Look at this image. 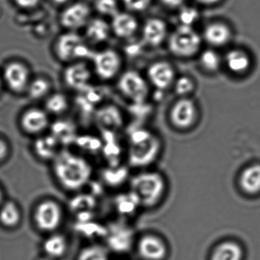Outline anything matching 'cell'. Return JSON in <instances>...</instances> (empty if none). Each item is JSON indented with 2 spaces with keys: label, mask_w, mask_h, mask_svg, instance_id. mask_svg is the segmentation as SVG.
<instances>
[{
  "label": "cell",
  "mask_w": 260,
  "mask_h": 260,
  "mask_svg": "<svg viewBox=\"0 0 260 260\" xmlns=\"http://www.w3.org/2000/svg\"><path fill=\"white\" fill-rule=\"evenodd\" d=\"M53 168L59 183L71 191L83 188L92 176V166L88 160L68 150L57 154L54 158Z\"/></svg>",
  "instance_id": "cell-1"
},
{
  "label": "cell",
  "mask_w": 260,
  "mask_h": 260,
  "mask_svg": "<svg viewBox=\"0 0 260 260\" xmlns=\"http://www.w3.org/2000/svg\"><path fill=\"white\" fill-rule=\"evenodd\" d=\"M201 45L202 38L191 27L179 25L169 37V50L179 58H189L196 55Z\"/></svg>",
  "instance_id": "cell-2"
},
{
  "label": "cell",
  "mask_w": 260,
  "mask_h": 260,
  "mask_svg": "<svg viewBox=\"0 0 260 260\" xmlns=\"http://www.w3.org/2000/svg\"><path fill=\"white\" fill-rule=\"evenodd\" d=\"M55 53L63 62L92 59L95 54L78 34L71 31L58 38L55 44Z\"/></svg>",
  "instance_id": "cell-3"
},
{
  "label": "cell",
  "mask_w": 260,
  "mask_h": 260,
  "mask_svg": "<svg viewBox=\"0 0 260 260\" xmlns=\"http://www.w3.org/2000/svg\"><path fill=\"white\" fill-rule=\"evenodd\" d=\"M36 226L44 232H54L61 224L63 211L57 202L51 199L42 201L36 207L34 212Z\"/></svg>",
  "instance_id": "cell-4"
},
{
  "label": "cell",
  "mask_w": 260,
  "mask_h": 260,
  "mask_svg": "<svg viewBox=\"0 0 260 260\" xmlns=\"http://www.w3.org/2000/svg\"><path fill=\"white\" fill-rule=\"evenodd\" d=\"M118 88L123 95L132 101L141 103L149 93L148 84L145 79L135 71H127L120 77Z\"/></svg>",
  "instance_id": "cell-5"
},
{
  "label": "cell",
  "mask_w": 260,
  "mask_h": 260,
  "mask_svg": "<svg viewBox=\"0 0 260 260\" xmlns=\"http://www.w3.org/2000/svg\"><path fill=\"white\" fill-rule=\"evenodd\" d=\"M92 60L95 74L102 80H112L121 70V57L114 50L106 49L95 53Z\"/></svg>",
  "instance_id": "cell-6"
},
{
  "label": "cell",
  "mask_w": 260,
  "mask_h": 260,
  "mask_svg": "<svg viewBox=\"0 0 260 260\" xmlns=\"http://www.w3.org/2000/svg\"><path fill=\"white\" fill-rule=\"evenodd\" d=\"M3 80L12 92H26L31 82L29 69L22 62H10L4 68Z\"/></svg>",
  "instance_id": "cell-7"
},
{
  "label": "cell",
  "mask_w": 260,
  "mask_h": 260,
  "mask_svg": "<svg viewBox=\"0 0 260 260\" xmlns=\"http://www.w3.org/2000/svg\"><path fill=\"white\" fill-rule=\"evenodd\" d=\"M91 10L84 3H75L64 9L60 15V23L73 31L86 27L90 20Z\"/></svg>",
  "instance_id": "cell-8"
},
{
  "label": "cell",
  "mask_w": 260,
  "mask_h": 260,
  "mask_svg": "<svg viewBox=\"0 0 260 260\" xmlns=\"http://www.w3.org/2000/svg\"><path fill=\"white\" fill-rule=\"evenodd\" d=\"M147 78L152 85L159 90L168 89L174 84L176 72L169 62L156 61L149 66L147 69Z\"/></svg>",
  "instance_id": "cell-9"
},
{
  "label": "cell",
  "mask_w": 260,
  "mask_h": 260,
  "mask_svg": "<svg viewBox=\"0 0 260 260\" xmlns=\"http://www.w3.org/2000/svg\"><path fill=\"white\" fill-rule=\"evenodd\" d=\"M63 80L68 87L80 92L89 86L90 70L83 62H76L65 69Z\"/></svg>",
  "instance_id": "cell-10"
},
{
  "label": "cell",
  "mask_w": 260,
  "mask_h": 260,
  "mask_svg": "<svg viewBox=\"0 0 260 260\" xmlns=\"http://www.w3.org/2000/svg\"><path fill=\"white\" fill-rule=\"evenodd\" d=\"M21 126L26 133L39 135L45 132L50 124L48 112L43 109L31 108L22 114Z\"/></svg>",
  "instance_id": "cell-11"
},
{
  "label": "cell",
  "mask_w": 260,
  "mask_h": 260,
  "mask_svg": "<svg viewBox=\"0 0 260 260\" xmlns=\"http://www.w3.org/2000/svg\"><path fill=\"white\" fill-rule=\"evenodd\" d=\"M170 116L172 122L176 127H189L196 119V105L189 99H181L173 106Z\"/></svg>",
  "instance_id": "cell-12"
},
{
  "label": "cell",
  "mask_w": 260,
  "mask_h": 260,
  "mask_svg": "<svg viewBox=\"0 0 260 260\" xmlns=\"http://www.w3.org/2000/svg\"><path fill=\"white\" fill-rule=\"evenodd\" d=\"M168 28L162 19L151 18L146 21L142 28V39L144 43L150 47L160 45L167 39Z\"/></svg>",
  "instance_id": "cell-13"
},
{
  "label": "cell",
  "mask_w": 260,
  "mask_h": 260,
  "mask_svg": "<svg viewBox=\"0 0 260 260\" xmlns=\"http://www.w3.org/2000/svg\"><path fill=\"white\" fill-rule=\"evenodd\" d=\"M112 31L120 39H127L135 36L138 29L136 18L128 13H118L112 18Z\"/></svg>",
  "instance_id": "cell-14"
},
{
  "label": "cell",
  "mask_w": 260,
  "mask_h": 260,
  "mask_svg": "<svg viewBox=\"0 0 260 260\" xmlns=\"http://www.w3.org/2000/svg\"><path fill=\"white\" fill-rule=\"evenodd\" d=\"M232 37L231 28L223 22H212L205 27L203 39L208 45L215 48L228 45Z\"/></svg>",
  "instance_id": "cell-15"
},
{
  "label": "cell",
  "mask_w": 260,
  "mask_h": 260,
  "mask_svg": "<svg viewBox=\"0 0 260 260\" xmlns=\"http://www.w3.org/2000/svg\"><path fill=\"white\" fill-rule=\"evenodd\" d=\"M159 177L155 175H144L137 179L135 188L146 202H151L160 194L162 182Z\"/></svg>",
  "instance_id": "cell-16"
},
{
  "label": "cell",
  "mask_w": 260,
  "mask_h": 260,
  "mask_svg": "<svg viewBox=\"0 0 260 260\" xmlns=\"http://www.w3.org/2000/svg\"><path fill=\"white\" fill-rule=\"evenodd\" d=\"M86 36L93 44L106 42L110 37L111 25L103 19H92L86 25Z\"/></svg>",
  "instance_id": "cell-17"
},
{
  "label": "cell",
  "mask_w": 260,
  "mask_h": 260,
  "mask_svg": "<svg viewBox=\"0 0 260 260\" xmlns=\"http://www.w3.org/2000/svg\"><path fill=\"white\" fill-rule=\"evenodd\" d=\"M140 254L148 260H160L166 254L164 243L157 237L147 236L140 242Z\"/></svg>",
  "instance_id": "cell-18"
},
{
  "label": "cell",
  "mask_w": 260,
  "mask_h": 260,
  "mask_svg": "<svg viewBox=\"0 0 260 260\" xmlns=\"http://www.w3.org/2000/svg\"><path fill=\"white\" fill-rule=\"evenodd\" d=\"M226 68L234 74H243L250 68L249 55L242 50H231L224 57Z\"/></svg>",
  "instance_id": "cell-19"
},
{
  "label": "cell",
  "mask_w": 260,
  "mask_h": 260,
  "mask_svg": "<svg viewBox=\"0 0 260 260\" xmlns=\"http://www.w3.org/2000/svg\"><path fill=\"white\" fill-rule=\"evenodd\" d=\"M59 141L53 135L41 137L35 142L34 149L36 154L42 159H53L60 152Z\"/></svg>",
  "instance_id": "cell-20"
},
{
  "label": "cell",
  "mask_w": 260,
  "mask_h": 260,
  "mask_svg": "<svg viewBox=\"0 0 260 260\" xmlns=\"http://www.w3.org/2000/svg\"><path fill=\"white\" fill-rule=\"evenodd\" d=\"M22 220L20 208L16 202L8 201L0 206V223L7 228L19 226Z\"/></svg>",
  "instance_id": "cell-21"
},
{
  "label": "cell",
  "mask_w": 260,
  "mask_h": 260,
  "mask_svg": "<svg viewBox=\"0 0 260 260\" xmlns=\"http://www.w3.org/2000/svg\"><path fill=\"white\" fill-rule=\"evenodd\" d=\"M68 240L62 234H55L49 236L44 241L43 249L47 256L57 258L63 256L68 250Z\"/></svg>",
  "instance_id": "cell-22"
},
{
  "label": "cell",
  "mask_w": 260,
  "mask_h": 260,
  "mask_svg": "<svg viewBox=\"0 0 260 260\" xmlns=\"http://www.w3.org/2000/svg\"><path fill=\"white\" fill-rule=\"evenodd\" d=\"M240 185L246 192L255 194L260 191V165L248 167L242 173Z\"/></svg>",
  "instance_id": "cell-23"
},
{
  "label": "cell",
  "mask_w": 260,
  "mask_h": 260,
  "mask_svg": "<svg viewBox=\"0 0 260 260\" xmlns=\"http://www.w3.org/2000/svg\"><path fill=\"white\" fill-rule=\"evenodd\" d=\"M243 252L241 248L234 242H225L219 245L211 260H241Z\"/></svg>",
  "instance_id": "cell-24"
},
{
  "label": "cell",
  "mask_w": 260,
  "mask_h": 260,
  "mask_svg": "<svg viewBox=\"0 0 260 260\" xmlns=\"http://www.w3.org/2000/svg\"><path fill=\"white\" fill-rule=\"evenodd\" d=\"M221 58L218 53L214 50L202 51L199 57V63L202 69L208 73H215L220 68Z\"/></svg>",
  "instance_id": "cell-25"
},
{
  "label": "cell",
  "mask_w": 260,
  "mask_h": 260,
  "mask_svg": "<svg viewBox=\"0 0 260 260\" xmlns=\"http://www.w3.org/2000/svg\"><path fill=\"white\" fill-rule=\"evenodd\" d=\"M51 90V83L47 79L38 77L31 80L26 92L30 98L39 100L44 98L49 93Z\"/></svg>",
  "instance_id": "cell-26"
},
{
  "label": "cell",
  "mask_w": 260,
  "mask_h": 260,
  "mask_svg": "<svg viewBox=\"0 0 260 260\" xmlns=\"http://www.w3.org/2000/svg\"><path fill=\"white\" fill-rule=\"evenodd\" d=\"M69 103L68 99L62 93H54L49 95L45 103L46 112L54 115H60L66 112Z\"/></svg>",
  "instance_id": "cell-27"
},
{
  "label": "cell",
  "mask_w": 260,
  "mask_h": 260,
  "mask_svg": "<svg viewBox=\"0 0 260 260\" xmlns=\"http://www.w3.org/2000/svg\"><path fill=\"white\" fill-rule=\"evenodd\" d=\"M173 85H174L175 92L177 95L182 97L189 95L196 88L194 80L188 76H182L176 79Z\"/></svg>",
  "instance_id": "cell-28"
},
{
  "label": "cell",
  "mask_w": 260,
  "mask_h": 260,
  "mask_svg": "<svg viewBox=\"0 0 260 260\" xmlns=\"http://www.w3.org/2000/svg\"><path fill=\"white\" fill-rule=\"evenodd\" d=\"M77 260H109V258L103 248L98 246H89L82 249Z\"/></svg>",
  "instance_id": "cell-29"
},
{
  "label": "cell",
  "mask_w": 260,
  "mask_h": 260,
  "mask_svg": "<svg viewBox=\"0 0 260 260\" xmlns=\"http://www.w3.org/2000/svg\"><path fill=\"white\" fill-rule=\"evenodd\" d=\"M95 8L100 14L109 17H113L118 11L117 0H95Z\"/></svg>",
  "instance_id": "cell-30"
},
{
  "label": "cell",
  "mask_w": 260,
  "mask_h": 260,
  "mask_svg": "<svg viewBox=\"0 0 260 260\" xmlns=\"http://www.w3.org/2000/svg\"><path fill=\"white\" fill-rule=\"evenodd\" d=\"M199 19V13L193 7H183L181 8L179 14V21L182 26L191 27Z\"/></svg>",
  "instance_id": "cell-31"
},
{
  "label": "cell",
  "mask_w": 260,
  "mask_h": 260,
  "mask_svg": "<svg viewBox=\"0 0 260 260\" xmlns=\"http://www.w3.org/2000/svg\"><path fill=\"white\" fill-rule=\"evenodd\" d=\"M98 117L105 124H115L120 119V114L114 106H106L99 111Z\"/></svg>",
  "instance_id": "cell-32"
},
{
  "label": "cell",
  "mask_w": 260,
  "mask_h": 260,
  "mask_svg": "<svg viewBox=\"0 0 260 260\" xmlns=\"http://www.w3.org/2000/svg\"><path fill=\"white\" fill-rule=\"evenodd\" d=\"M124 7L132 13H142L150 7L152 0H122Z\"/></svg>",
  "instance_id": "cell-33"
},
{
  "label": "cell",
  "mask_w": 260,
  "mask_h": 260,
  "mask_svg": "<svg viewBox=\"0 0 260 260\" xmlns=\"http://www.w3.org/2000/svg\"><path fill=\"white\" fill-rule=\"evenodd\" d=\"M13 1L18 7L25 10L36 8L41 2V0H13Z\"/></svg>",
  "instance_id": "cell-34"
},
{
  "label": "cell",
  "mask_w": 260,
  "mask_h": 260,
  "mask_svg": "<svg viewBox=\"0 0 260 260\" xmlns=\"http://www.w3.org/2000/svg\"><path fill=\"white\" fill-rule=\"evenodd\" d=\"M10 153V147L7 141L0 138V162L5 160Z\"/></svg>",
  "instance_id": "cell-35"
},
{
  "label": "cell",
  "mask_w": 260,
  "mask_h": 260,
  "mask_svg": "<svg viewBox=\"0 0 260 260\" xmlns=\"http://www.w3.org/2000/svg\"><path fill=\"white\" fill-rule=\"evenodd\" d=\"M161 2L168 8L177 9L183 7L185 0H161Z\"/></svg>",
  "instance_id": "cell-36"
},
{
  "label": "cell",
  "mask_w": 260,
  "mask_h": 260,
  "mask_svg": "<svg viewBox=\"0 0 260 260\" xmlns=\"http://www.w3.org/2000/svg\"><path fill=\"white\" fill-rule=\"evenodd\" d=\"M198 4H202V5L210 7V6L216 5L219 4L221 0H194Z\"/></svg>",
  "instance_id": "cell-37"
},
{
  "label": "cell",
  "mask_w": 260,
  "mask_h": 260,
  "mask_svg": "<svg viewBox=\"0 0 260 260\" xmlns=\"http://www.w3.org/2000/svg\"><path fill=\"white\" fill-rule=\"evenodd\" d=\"M71 1V0H52V2L57 4V5H65Z\"/></svg>",
  "instance_id": "cell-38"
},
{
  "label": "cell",
  "mask_w": 260,
  "mask_h": 260,
  "mask_svg": "<svg viewBox=\"0 0 260 260\" xmlns=\"http://www.w3.org/2000/svg\"><path fill=\"white\" fill-rule=\"evenodd\" d=\"M4 203V191L2 188H0V206Z\"/></svg>",
  "instance_id": "cell-39"
},
{
  "label": "cell",
  "mask_w": 260,
  "mask_h": 260,
  "mask_svg": "<svg viewBox=\"0 0 260 260\" xmlns=\"http://www.w3.org/2000/svg\"><path fill=\"white\" fill-rule=\"evenodd\" d=\"M39 260H55V259H54V258H51V257L47 256V255H46V256L42 257V258H39Z\"/></svg>",
  "instance_id": "cell-40"
},
{
  "label": "cell",
  "mask_w": 260,
  "mask_h": 260,
  "mask_svg": "<svg viewBox=\"0 0 260 260\" xmlns=\"http://www.w3.org/2000/svg\"><path fill=\"white\" fill-rule=\"evenodd\" d=\"M2 84L3 80L2 79H1V77H0V90H1V89H2Z\"/></svg>",
  "instance_id": "cell-41"
}]
</instances>
